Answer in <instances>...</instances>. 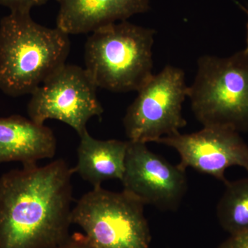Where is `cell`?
Listing matches in <instances>:
<instances>
[{"instance_id": "9c48e42d", "label": "cell", "mask_w": 248, "mask_h": 248, "mask_svg": "<svg viewBox=\"0 0 248 248\" xmlns=\"http://www.w3.org/2000/svg\"><path fill=\"white\" fill-rule=\"evenodd\" d=\"M174 148L180 156L179 166L192 168L221 181L228 182L225 172L239 166L248 172V145L240 133L222 127H203L190 134L180 133L156 140Z\"/></svg>"}, {"instance_id": "52a82bcc", "label": "cell", "mask_w": 248, "mask_h": 248, "mask_svg": "<svg viewBox=\"0 0 248 248\" xmlns=\"http://www.w3.org/2000/svg\"><path fill=\"white\" fill-rule=\"evenodd\" d=\"M97 89L85 68L64 64L31 94L29 119L42 125L47 120L60 121L81 135L88 122L104 112Z\"/></svg>"}, {"instance_id": "6da1fadb", "label": "cell", "mask_w": 248, "mask_h": 248, "mask_svg": "<svg viewBox=\"0 0 248 248\" xmlns=\"http://www.w3.org/2000/svg\"><path fill=\"white\" fill-rule=\"evenodd\" d=\"M73 173L60 159L0 177V248H54L69 239Z\"/></svg>"}, {"instance_id": "5bb4252c", "label": "cell", "mask_w": 248, "mask_h": 248, "mask_svg": "<svg viewBox=\"0 0 248 248\" xmlns=\"http://www.w3.org/2000/svg\"><path fill=\"white\" fill-rule=\"evenodd\" d=\"M49 0H0V5L11 10V12L30 13L35 6L46 4Z\"/></svg>"}, {"instance_id": "277c9868", "label": "cell", "mask_w": 248, "mask_h": 248, "mask_svg": "<svg viewBox=\"0 0 248 248\" xmlns=\"http://www.w3.org/2000/svg\"><path fill=\"white\" fill-rule=\"evenodd\" d=\"M187 97L203 127L248 132V55L242 50L228 58L201 57Z\"/></svg>"}, {"instance_id": "8992f818", "label": "cell", "mask_w": 248, "mask_h": 248, "mask_svg": "<svg viewBox=\"0 0 248 248\" xmlns=\"http://www.w3.org/2000/svg\"><path fill=\"white\" fill-rule=\"evenodd\" d=\"M138 92V97L124 118L128 141L155 142L180 133V129L186 126L182 107L188 87L182 69L170 65L165 66Z\"/></svg>"}, {"instance_id": "e0dca14e", "label": "cell", "mask_w": 248, "mask_h": 248, "mask_svg": "<svg viewBox=\"0 0 248 248\" xmlns=\"http://www.w3.org/2000/svg\"><path fill=\"white\" fill-rule=\"evenodd\" d=\"M239 5L240 7H241V9H242L245 13H246V15H247L248 16V22L247 25H246V27H247V39H246V47L244 50L245 53L248 55V8L244 7V6H242V5L239 4Z\"/></svg>"}, {"instance_id": "4fadbf2b", "label": "cell", "mask_w": 248, "mask_h": 248, "mask_svg": "<svg viewBox=\"0 0 248 248\" xmlns=\"http://www.w3.org/2000/svg\"><path fill=\"white\" fill-rule=\"evenodd\" d=\"M218 201L217 216L222 228L231 235L248 231V177L228 182Z\"/></svg>"}, {"instance_id": "5b68a950", "label": "cell", "mask_w": 248, "mask_h": 248, "mask_svg": "<svg viewBox=\"0 0 248 248\" xmlns=\"http://www.w3.org/2000/svg\"><path fill=\"white\" fill-rule=\"evenodd\" d=\"M144 205L125 191L93 187L72 210L71 221L94 248H151Z\"/></svg>"}, {"instance_id": "7a4b0ae2", "label": "cell", "mask_w": 248, "mask_h": 248, "mask_svg": "<svg viewBox=\"0 0 248 248\" xmlns=\"http://www.w3.org/2000/svg\"><path fill=\"white\" fill-rule=\"evenodd\" d=\"M69 35L35 22L30 13L11 12L0 21V91L11 97L32 94L63 65Z\"/></svg>"}, {"instance_id": "8fae6325", "label": "cell", "mask_w": 248, "mask_h": 248, "mask_svg": "<svg viewBox=\"0 0 248 248\" xmlns=\"http://www.w3.org/2000/svg\"><path fill=\"white\" fill-rule=\"evenodd\" d=\"M57 141L51 129L20 115L0 117V164L18 161L35 166L55 155Z\"/></svg>"}, {"instance_id": "7c38bea8", "label": "cell", "mask_w": 248, "mask_h": 248, "mask_svg": "<svg viewBox=\"0 0 248 248\" xmlns=\"http://www.w3.org/2000/svg\"><path fill=\"white\" fill-rule=\"evenodd\" d=\"M78 164L73 168L93 187H100L110 179L122 181L125 170L128 141L96 140L88 130L79 135Z\"/></svg>"}, {"instance_id": "2e32d148", "label": "cell", "mask_w": 248, "mask_h": 248, "mask_svg": "<svg viewBox=\"0 0 248 248\" xmlns=\"http://www.w3.org/2000/svg\"><path fill=\"white\" fill-rule=\"evenodd\" d=\"M54 248H94L84 234L75 233L64 244Z\"/></svg>"}, {"instance_id": "9a60e30c", "label": "cell", "mask_w": 248, "mask_h": 248, "mask_svg": "<svg viewBox=\"0 0 248 248\" xmlns=\"http://www.w3.org/2000/svg\"><path fill=\"white\" fill-rule=\"evenodd\" d=\"M217 248H248V231L239 234L231 235Z\"/></svg>"}, {"instance_id": "ba28073f", "label": "cell", "mask_w": 248, "mask_h": 248, "mask_svg": "<svg viewBox=\"0 0 248 248\" xmlns=\"http://www.w3.org/2000/svg\"><path fill=\"white\" fill-rule=\"evenodd\" d=\"M128 141L123 190L144 205L177 211L187 190L185 170L150 151L146 143Z\"/></svg>"}, {"instance_id": "3957f363", "label": "cell", "mask_w": 248, "mask_h": 248, "mask_svg": "<svg viewBox=\"0 0 248 248\" xmlns=\"http://www.w3.org/2000/svg\"><path fill=\"white\" fill-rule=\"evenodd\" d=\"M155 31L123 21L92 32L85 45V70L97 88L138 91L153 74Z\"/></svg>"}, {"instance_id": "30bf717a", "label": "cell", "mask_w": 248, "mask_h": 248, "mask_svg": "<svg viewBox=\"0 0 248 248\" xmlns=\"http://www.w3.org/2000/svg\"><path fill=\"white\" fill-rule=\"evenodd\" d=\"M57 26L68 35L93 32L150 9V0H55Z\"/></svg>"}]
</instances>
